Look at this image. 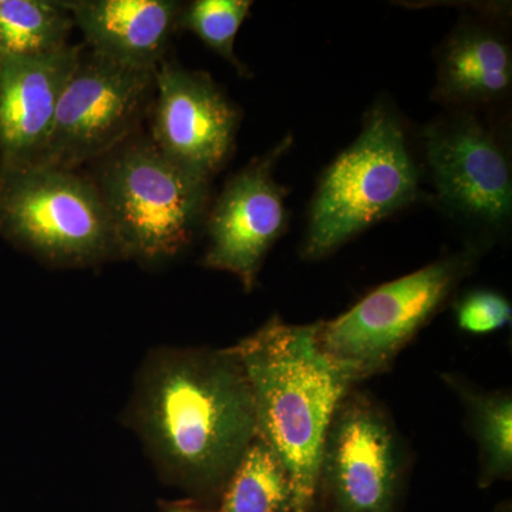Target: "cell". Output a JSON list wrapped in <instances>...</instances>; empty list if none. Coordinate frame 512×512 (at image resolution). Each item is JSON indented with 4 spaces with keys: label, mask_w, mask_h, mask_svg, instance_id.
I'll return each instance as SVG.
<instances>
[{
    "label": "cell",
    "mask_w": 512,
    "mask_h": 512,
    "mask_svg": "<svg viewBox=\"0 0 512 512\" xmlns=\"http://www.w3.org/2000/svg\"><path fill=\"white\" fill-rule=\"evenodd\" d=\"M126 417L165 483L207 505L256 436L254 397L232 348L148 353Z\"/></svg>",
    "instance_id": "cell-1"
},
{
    "label": "cell",
    "mask_w": 512,
    "mask_h": 512,
    "mask_svg": "<svg viewBox=\"0 0 512 512\" xmlns=\"http://www.w3.org/2000/svg\"><path fill=\"white\" fill-rule=\"evenodd\" d=\"M319 322L291 325L278 316L232 346L254 397L256 436L284 463L296 512L318 497L320 451L336 407L357 380L319 345Z\"/></svg>",
    "instance_id": "cell-2"
},
{
    "label": "cell",
    "mask_w": 512,
    "mask_h": 512,
    "mask_svg": "<svg viewBox=\"0 0 512 512\" xmlns=\"http://www.w3.org/2000/svg\"><path fill=\"white\" fill-rule=\"evenodd\" d=\"M421 168L403 121L384 101L367 111L359 136L328 165L308 212L301 256L320 261L419 200Z\"/></svg>",
    "instance_id": "cell-3"
},
{
    "label": "cell",
    "mask_w": 512,
    "mask_h": 512,
    "mask_svg": "<svg viewBox=\"0 0 512 512\" xmlns=\"http://www.w3.org/2000/svg\"><path fill=\"white\" fill-rule=\"evenodd\" d=\"M210 183L168 160L151 140L111 154L94 184L119 256L151 265L183 252L207 217Z\"/></svg>",
    "instance_id": "cell-4"
},
{
    "label": "cell",
    "mask_w": 512,
    "mask_h": 512,
    "mask_svg": "<svg viewBox=\"0 0 512 512\" xmlns=\"http://www.w3.org/2000/svg\"><path fill=\"white\" fill-rule=\"evenodd\" d=\"M0 235L56 266L119 256L94 181L74 170L0 158Z\"/></svg>",
    "instance_id": "cell-5"
},
{
    "label": "cell",
    "mask_w": 512,
    "mask_h": 512,
    "mask_svg": "<svg viewBox=\"0 0 512 512\" xmlns=\"http://www.w3.org/2000/svg\"><path fill=\"white\" fill-rule=\"evenodd\" d=\"M481 251L467 245L379 286L339 318L319 322L320 348L357 383L386 372L473 271Z\"/></svg>",
    "instance_id": "cell-6"
},
{
    "label": "cell",
    "mask_w": 512,
    "mask_h": 512,
    "mask_svg": "<svg viewBox=\"0 0 512 512\" xmlns=\"http://www.w3.org/2000/svg\"><path fill=\"white\" fill-rule=\"evenodd\" d=\"M424 160L448 217L483 237L504 234L512 218L510 148L473 110H451L423 130Z\"/></svg>",
    "instance_id": "cell-7"
},
{
    "label": "cell",
    "mask_w": 512,
    "mask_h": 512,
    "mask_svg": "<svg viewBox=\"0 0 512 512\" xmlns=\"http://www.w3.org/2000/svg\"><path fill=\"white\" fill-rule=\"evenodd\" d=\"M156 70L82 53L36 163L74 170L116 150L153 109Z\"/></svg>",
    "instance_id": "cell-8"
},
{
    "label": "cell",
    "mask_w": 512,
    "mask_h": 512,
    "mask_svg": "<svg viewBox=\"0 0 512 512\" xmlns=\"http://www.w3.org/2000/svg\"><path fill=\"white\" fill-rule=\"evenodd\" d=\"M402 473L403 450L392 420L353 389L326 430L318 494L332 512H392Z\"/></svg>",
    "instance_id": "cell-9"
},
{
    "label": "cell",
    "mask_w": 512,
    "mask_h": 512,
    "mask_svg": "<svg viewBox=\"0 0 512 512\" xmlns=\"http://www.w3.org/2000/svg\"><path fill=\"white\" fill-rule=\"evenodd\" d=\"M291 134L232 175L205 217L202 265L228 272L251 292L268 252L288 227V190L276 183L275 165L291 150Z\"/></svg>",
    "instance_id": "cell-10"
},
{
    "label": "cell",
    "mask_w": 512,
    "mask_h": 512,
    "mask_svg": "<svg viewBox=\"0 0 512 512\" xmlns=\"http://www.w3.org/2000/svg\"><path fill=\"white\" fill-rule=\"evenodd\" d=\"M239 124L241 111L210 74L158 64L151 141L168 160L211 181L234 153Z\"/></svg>",
    "instance_id": "cell-11"
},
{
    "label": "cell",
    "mask_w": 512,
    "mask_h": 512,
    "mask_svg": "<svg viewBox=\"0 0 512 512\" xmlns=\"http://www.w3.org/2000/svg\"><path fill=\"white\" fill-rule=\"evenodd\" d=\"M83 46L55 55L0 57V158L36 161L42 156L57 106Z\"/></svg>",
    "instance_id": "cell-12"
},
{
    "label": "cell",
    "mask_w": 512,
    "mask_h": 512,
    "mask_svg": "<svg viewBox=\"0 0 512 512\" xmlns=\"http://www.w3.org/2000/svg\"><path fill=\"white\" fill-rule=\"evenodd\" d=\"M63 5L93 53L138 69H157L163 62L183 9L173 0H73Z\"/></svg>",
    "instance_id": "cell-13"
},
{
    "label": "cell",
    "mask_w": 512,
    "mask_h": 512,
    "mask_svg": "<svg viewBox=\"0 0 512 512\" xmlns=\"http://www.w3.org/2000/svg\"><path fill=\"white\" fill-rule=\"evenodd\" d=\"M511 86L507 35L483 18L461 20L437 53L433 99L450 110L478 111L507 99Z\"/></svg>",
    "instance_id": "cell-14"
},
{
    "label": "cell",
    "mask_w": 512,
    "mask_h": 512,
    "mask_svg": "<svg viewBox=\"0 0 512 512\" xmlns=\"http://www.w3.org/2000/svg\"><path fill=\"white\" fill-rule=\"evenodd\" d=\"M215 512H296L292 478L261 437L249 444Z\"/></svg>",
    "instance_id": "cell-15"
},
{
    "label": "cell",
    "mask_w": 512,
    "mask_h": 512,
    "mask_svg": "<svg viewBox=\"0 0 512 512\" xmlns=\"http://www.w3.org/2000/svg\"><path fill=\"white\" fill-rule=\"evenodd\" d=\"M466 404L468 423L478 447L481 488L512 474V399L510 392H481L448 377Z\"/></svg>",
    "instance_id": "cell-16"
},
{
    "label": "cell",
    "mask_w": 512,
    "mask_h": 512,
    "mask_svg": "<svg viewBox=\"0 0 512 512\" xmlns=\"http://www.w3.org/2000/svg\"><path fill=\"white\" fill-rule=\"evenodd\" d=\"M74 26L63 2L0 0V57L55 55Z\"/></svg>",
    "instance_id": "cell-17"
},
{
    "label": "cell",
    "mask_w": 512,
    "mask_h": 512,
    "mask_svg": "<svg viewBox=\"0 0 512 512\" xmlns=\"http://www.w3.org/2000/svg\"><path fill=\"white\" fill-rule=\"evenodd\" d=\"M251 8L249 0H194L181 9L178 29L194 33L239 76H248L247 66L235 55V40Z\"/></svg>",
    "instance_id": "cell-18"
},
{
    "label": "cell",
    "mask_w": 512,
    "mask_h": 512,
    "mask_svg": "<svg viewBox=\"0 0 512 512\" xmlns=\"http://www.w3.org/2000/svg\"><path fill=\"white\" fill-rule=\"evenodd\" d=\"M458 328L474 335L494 332L511 322L512 308L501 293L478 289L456 303Z\"/></svg>",
    "instance_id": "cell-19"
},
{
    "label": "cell",
    "mask_w": 512,
    "mask_h": 512,
    "mask_svg": "<svg viewBox=\"0 0 512 512\" xmlns=\"http://www.w3.org/2000/svg\"><path fill=\"white\" fill-rule=\"evenodd\" d=\"M163 512H215V510H211L207 504H202L200 501L187 500L165 504Z\"/></svg>",
    "instance_id": "cell-20"
}]
</instances>
